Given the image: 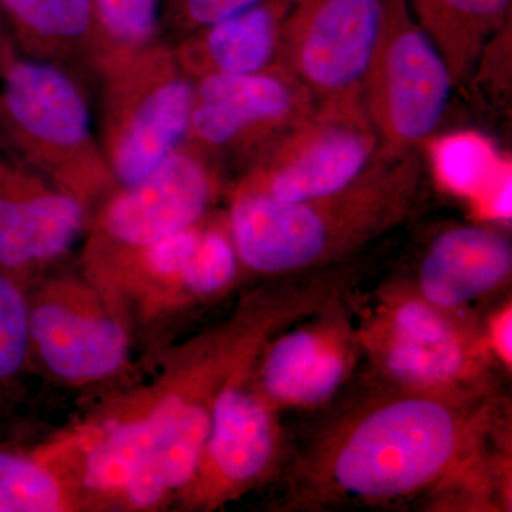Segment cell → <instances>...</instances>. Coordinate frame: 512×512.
<instances>
[{"instance_id":"cell-1","label":"cell","mask_w":512,"mask_h":512,"mask_svg":"<svg viewBox=\"0 0 512 512\" xmlns=\"http://www.w3.org/2000/svg\"><path fill=\"white\" fill-rule=\"evenodd\" d=\"M510 406L375 384L288 466L286 511L511 510Z\"/></svg>"},{"instance_id":"cell-22","label":"cell","mask_w":512,"mask_h":512,"mask_svg":"<svg viewBox=\"0 0 512 512\" xmlns=\"http://www.w3.org/2000/svg\"><path fill=\"white\" fill-rule=\"evenodd\" d=\"M100 33L94 77L111 62L163 40L161 0H92Z\"/></svg>"},{"instance_id":"cell-5","label":"cell","mask_w":512,"mask_h":512,"mask_svg":"<svg viewBox=\"0 0 512 512\" xmlns=\"http://www.w3.org/2000/svg\"><path fill=\"white\" fill-rule=\"evenodd\" d=\"M356 312L363 359L380 386L450 397L493 394V367L481 329L466 313L424 299L412 282H393Z\"/></svg>"},{"instance_id":"cell-14","label":"cell","mask_w":512,"mask_h":512,"mask_svg":"<svg viewBox=\"0 0 512 512\" xmlns=\"http://www.w3.org/2000/svg\"><path fill=\"white\" fill-rule=\"evenodd\" d=\"M313 111L309 94L278 67L258 74H210L194 80L185 144L212 165L228 158L247 170Z\"/></svg>"},{"instance_id":"cell-21","label":"cell","mask_w":512,"mask_h":512,"mask_svg":"<svg viewBox=\"0 0 512 512\" xmlns=\"http://www.w3.org/2000/svg\"><path fill=\"white\" fill-rule=\"evenodd\" d=\"M512 0H409L416 22L446 60L454 84L476 69L510 20Z\"/></svg>"},{"instance_id":"cell-9","label":"cell","mask_w":512,"mask_h":512,"mask_svg":"<svg viewBox=\"0 0 512 512\" xmlns=\"http://www.w3.org/2000/svg\"><path fill=\"white\" fill-rule=\"evenodd\" d=\"M30 360L70 386L107 382L128 366L126 311L89 278L28 289Z\"/></svg>"},{"instance_id":"cell-25","label":"cell","mask_w":512,"mask_h":512,"mask_svg":"<svg viewBox=\"0 0 512 512\" xmlns=\"http://www.w3.org/2000/svg\"><path fill=\"white\" fill-rule=\"evenodd\" d=\"M262 0H161V29L174 43L195 30L244 12Z\"/></svg>"},{"instance_id":"cell-23","label":"cell","mask_w":512,"mask_h":512,"mask_svg":"<svg viewBox=\"0 0 512 512\" xmlns=\"http://www.w3.org/2000/svg\"><path fill=\"white\" fill-rule=\"evenodd\" d=\"M30 363L28 291L0 272V414L16 399Z\"/></svg>"},{"instance_id":"cell-17","label":"cell","mask_w":512,"mask_h":512,"mask_svg":"<svg viewBox=\"0 0 512 512\" xmlns=\"http://www.w3.org/2000/svg\"><path fill=\"white\" fill-rule=\"evenodd\" d=\"M511 274L512 245L504 232L458 225L431 241L412 285L433 305L466 313L471 303L504 288Z\"/></svg>"},{"instance_id":"cell-6","label":"cell","mask_w":512,"mask_h":512,"mask_svg":"<svg viewBox=\"0 0 512 512\" xmlns=\"http://www.w3.org/2000/svg\"><path fill=\"white\" fill-rule=\"evenodd\" d=\"M101 83V148L119 187L137 183L187 143L194 82L163 39L107 64Z\"/></svg>"},{"instance_id":"cell-8","label":"cell","mask_w":512,"mask_h":512,"mask_svg":"<svg viewBox=\"0 0 512 512\" xmlns=\"http://www.w3.org/2000/svg\"><path fill=\"white\" fill-rule=\"evenodd\" d=\"M400 0H291L278 69L309 94L315 111L366 113L363 96Z\"/></svg>"},{"instance_id":"cell-16","label":"cell","mask_w":512,"mask_h":512,"mask_svg":"<svg viewBox=\"0 0 512 512\" xmlns=\"http://www.w3.org/2000/svg\"><path fill=\"white\" fill-rule=\"evenodd\" d=\"M86 207L0 146V272L42 281L86 234Z\"/></svg>"},{"instance_id":"cell-13","label":"cell","mask_w":512,"mask_h":512,"mask_svg":"<svg viewBox=\"0 0 512 512\" xmlns=\"http://www.w3.org/2000/svg\"><path fill=\"white\" fill-rule=\"evenodd\" d=\"M363 359L356 312L346 291L266 339L256 355V386L279 413L332 402Z\"/></svg>"},{"instance_id":"cell-11","label":"cell","mask_w":512,"mask_h":512,"mask_svg":"<svg viewBox=\"0 0 512 512\" xmlns=\"http://www.w3.org/2000/svg\"><path fill=\"white\" fill-rule=\"evenodd\" d=\"M454 82L433 40L400 0L365 87L367 119L380 141V156L402 157L434 133Z\"/></svg>"},{"instance_id":"cell-10","label":"cell","mask_w":512,"mask_h":512,"mask_svg":"<svg viewBox=\"0 0 512 512\" xmlns=\"http://www.w3.org/2000/svg\"><path fill=\"white\" fill-rule=\"evenodd\" d=\"M259 349L235 369L215 399L198 466L178 497L185 510L225 507L274 477L285 460L279 412L255 382Z\"/></svg>"},{"instance_id":"cell-24","label":"cell","mask_w":512,"mask_h":512,"mask_svg":"<svg viewBox=\"0 0 512 512\" xmlns=\"http://www.w3.org/2000/svg\"><path fill=\"white\" fill-rule=\"evenodd\" d=\"M437 174L451 190L473 195L484 191V183L494 185L500 178H491L495 170V153L484 138L474 134L448 137L434 150Z\"/></svg>"},{"instance_id":"cell-4","label":"cell","mask_w":512,"mask_h":512,"mask_svg":"<svg viewBox=\"0 0 512 512\" xmlns=\"http://www.w3.org/2000/svg\"><path fill=\"white\" fill-rule=\"evenodd\" d=\"M0 146L92 215L119 188L76 74L13 50L0 67Z\"/></svg>"},{"instance_id":"cell-20","label":"cell","mask_w":512,"mask_h":512,"mask_svg":"<svg viewBox=\"0 0 512 512\" xmlns=\"http://www.w3.org/2000/svg\"><path fill=\"white\" fill-rule=\"evenodd\" d=\"M0 9L25 57L94 76L100 33L92 0H0Z\"/></svg>"},{"instance_id":"cell-27","label":"cell","mask_w":512,"mask_h":512,"mask_svg":"<svg viewBox=\"0 0 512 512\" xmlns=\"http://www.w3.org/2000/svg\"><path fill=\"white\" fill-rule=\"evenodd\" d=\"M13 50H15V47H13L12 40L3 35L2 30H0V67H2V64L5 63V60L8 59Z\"/></svg>"},{"instance_id":"cell-12","label":"cell","mask_w":512,"mask_h":512,"mask_svg":"<svg viewBox=\"0 0 512 512\" xmlns=\"http://www.w3.org/2000/svg\"><path fill=\"white\" fill-rule=\"evenodd\" d=\"M380 157L366 113L313 111L249 165L235 190L282 202L315 200L345 190Z\"/></svg>"},{"instance_id":"cell-18","label":"cell","mask_w":512,"mask_h":512,"mask_svg":"<svg viewBox=\"0 0 512 512\" xmlns=\"http://www.w3.org/2000/svg\"><path fill=\"white\" fill-rule=\"evenodd\" d=\"M86 434H69L36 447L0 446V512L93 510L83 487Z\"/></svg>"},{"instance_id":"cell-3","label":"cell","mask_w":512,"mask_h":512,"mask_svg":"<svg viewBox=\"0 0 512 512\" xmlns=\"http://www.w3.org/2000/svg\"><path fill=\"white\" fill-rule=\"evenodd\" d=\"M416 154L380 157L345 190L301 202L235 190L227 212L239 261L255 274H308L339 264L403 224L416 210Z\"/></svg>"},{"instance_id":"cell-7","label":"cell","mask_w":512,"mask_h":512,"mask_svg":"<svg viewBox=\"0 0 512 512\" xmlns=\"http://www.w3.org/2000/svg\"><path fill=\"white\" fill-rule=\"evenodd\" d=\"M241 266L227 214L212 212L146 247L84 249L87 278L146 319L221 298Z\"/></svg>"},{"instance_id":"cell-26","label":"cell","mask_w":512,"mask_h":512,"mask_svg":"<svg viewBox=\"0 0 512 512\" xmlns=\"http://www.w3.org/2000/svg\"><path fill=\"white\" fill-rule=\"evenodd\" d=\"M483 333L485 345L497 365L511 372L512 363V309L511 301L504 303L488 318Z\"/></svg>"},{"instance_id":"cell-19","label":"cell","mask_w":512,"mask_h":512,"mask_svg":"<svg viewBox=\"0 0 512 512\" xmlns=\"http://www.w3.org/2000/svg\"><path fill=\"white\" fill-rule=\"evenodd\" d=\"M291 0H262L237 15L171 43L194 82L210 74H258L278 66L282 26Z\"/></svg>"},{"instance_id":"cell-15","label":"cell","mask_w":512,"mask_h":512,"mask_svg":"<svg viewBox=\"0 0 512 512\" xmlns=\"http://www.w3.org/2000/svg\"><path fill=\"white\" fill-rule=\"evenodd\" d=\"M218 190L217 167L184 144L146 177L116 188L101 202L87 244L146 247L207 217Z\"/></svg>"},{"instance_id":"cell-2","label":"cell","mask_w":512,"mask_h":512,"mask_svg":"<svg viewBox=\"0 0 512 512\" xmlns=\"http://www.w3.org/2000/svg\"><path fill=\"white\" fill-rule=\"evenodd\" d=\"M338 292L328 272L295 275L256 289L234 315L168 357L150 387L90 420L86 480L126 510H156L178 500L194 476L212 406L229 376L285 326Z\"/></svg>"}]
</instances>
